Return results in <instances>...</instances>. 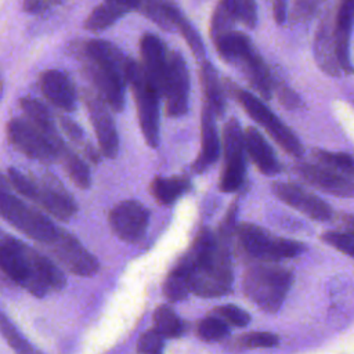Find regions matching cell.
<instances>
[{
    "label": "cell",
    "instance_id": "6da1fadb",
    "mask_svg": "<svg viewBox=\"0 0 354 354\" xmlns=\"http://www.w3.org/2000/svg\"><path fill=\"white\" fill-rule=\"evenodd\" d=\"M188 274L191 292L203 297L231 292L232 268L227 243L212 231L202 230L191 252L180 263Z\"/></svg>",
    "mask_w": 354,
    "mask_h": 354
},
{
    "label": "cell",
    "instance_id": "7a4b0ae2",
    "mask_svg": "<svg viewBox=\"0 0 354 354\" xmlns=\"http://www.w3.org/2000/svg\"><path fill=\"white\" fill-rule=\"evenodd\" d=\"M0 270L36 297L59 290L66 282L53 260L12 236H0Z\"/></svg>",
    "mask_w": 354,
    "mask_h": 354
},
{
    "label": "cell",
    "instance_id": "3957f363",
    "mask_svg": "<svg viewBox=\"0 0 354 354\" xmlns=\"http://www.w3.org/2000/svg\"><path fill=\"white\" fill-rule=\"evenodd\" d=\"M84 54L87 71L104 101L113 111L120 112L124 106V90L131 59L113 44L102 40H90Z\"/></svg>",
    "mask_w": 354,
    "mask_h": 354
},
{
    "label": "cell",
    "instance_id": "277c9868",
    "mask_svg": "<svg viewBox=\"0 0 354 354\" xmlns=\"http://www.w3.org/2000/svg\"><path fill=\"white\" fill-rule=\"evenodd\" d=\"M290 271L266 264L250 267L243 277L245 295L267 313H277L292 285Z\"/></svg>",
    "mask_w": 354,
    "mask_h": 354
},
{
    "label": "cell",
    "instance_id": "5b68a950",
    "mask_svg": "<svg viewBox=\"0 0 354 354\" xmlns=\"http://www.w3.org/2000/svg\"><path fill=\"white\" fill-rule=\"evenodd\" d=\"M0 217L18 231L41 243L50 242L58 231L47 216L11 192L10 181L3 174H0Z\"/></svg>",
    "mask_w": 354,
    "mask_h": 354
},
{
    "label": "cell",
    "instance_id": "8992f818",
    "mask_svg": "<svg viewBox=\"0 0 354 354\" xmlns=\"http://www.w3.org/2000/svg\"><path fill=\"white\" fill-rule=\"evenodd\" d=\"M127 84L136 98L141 133L147 144L156 148L159 144V98L162 95L149 84L141 64L134 59L129 66Z\"/></svg>",
    "mask_w": 354,
    "mask_h": 354
},
{
    "label": "cell",
    "instance_id": "52a82bcc",
    "mask_svg": "<svg viewBox=\"0 0 354 354\" xmlns=\"http://www.w3.org/2000/svg\"><path fill=\"white\" fill-rule=\"evenodd\" d=\"M236 234L243 250L263 263L290 259L303 250V245L300 242L272 236L268 231L254 224H241Z\"/></svg>",
    "mask_w": 354,
    "mask_h": 354
},
{
    "label": "cell",
    "instance_id": "ba28073f",
    "mask_svg": "<svg viewBox=\"0 0 354 354\" xmlns=\"http://www.w3.org/2000/svg\"><path fill=\"white\" fill-rule=\"evenodd\" d=\"M230 87L236 101L242 105L246 113L254 122H257L288 153L296 158L303 155V147L297 137L292 133V130L288 126L282 123L279 118L275 116V113L260 98L235 86L230 84Z\"/></svg>",
    "mask_w": 354,
    "mask_h": 354
},
{
    "label": "cell",
    "instance_id": "9c48e42d",
    "mask_svg": "<svg viewBox=\"0 0 354 354\" xmlns=\"http://www.w3.org/2000/svg\"><path fill=\"white\" fill-rule=\"evenodd\" d=\"M224 166L220 178L223 192L236 191L245 177V134L236 119H230L224 126Z\"/></svg>",
    "mask_w": 354,
    "mask_h": 354
},
{
    "label": "cell",
    "instance_id": "30bf717a",
    "mask_svg": "<svg viewBox=\"0 0 354 354\" xmlns=\"http://www.w3.org/2000/svg\"><path fill=\"white\" fill-rule=\"evenodd\" d=\"M33 181V195L32 202L41 206L47 213L54 216L61 221H68L72 218L77 210V205L68 189L61 184V181L48 173L39 177H32Z\"/></svg>",
    "mask_w": 354,
    "mask_h": 354
},
{
    "label": "cell",
    "instance_id": "8fae6325",
    "mask_svg": "<svg viewBox=\"0 0 354 354\" xmlns=\"http://www.w3.org/2000/svg\"><path fill=\"white\" fill-rule=\"evenodd\" d=\"M44 245L50 248L62 267L76 275L91 277L100 270L98 260L73 235L64 230L58 228L54 238Z\"/></svg>",
    "mask_w": 354,
    "mask_h": 354
},
{
    "label": "cell",
    "instance_id": "7c38bea8",
    "mask_svg": "<svg viewBox=\"0 0 354 354\" xmlns=\"http://www.w3.org/2000/svg\"><path fill=\"white\" fill-rule=\"evenodd\" d=\"M6 131L8 141L25 156L43 162L58 159L57 148L30 122L21 118H12L8 120Z\"/></svg>",
    "mask_w": 354,
    "mask_h": 354
},
{
    "label": "cell",
    "instance_id": "4fadbf2b",
    "mask_svg": "<svg viewBox=\"0 0 354 354\" xmlns=\"http://www.w3.org/2000/svg\"><path fill=\"white\" fill-rule=\"evenodd\" d=\"M166 113L178 118L187 113L189 97V73L184 57L178 51L167 53V72L163 86Z\"/></svg>",
    "mask_w": 354,
    "mask_h": 354
},
{
    "label": "cell",
    "instance_id": "5bb4252c",
    "mask_svg": "<svg viewBox=\"0 0 354 354\" xmlns=\"http://www.w3.org/2000/svg\"><path fill=\"white\" fill-rule=\"evenodd\" d=\"M115 235L129 243L138 242L147 232L149 223L148 209L137 201H122L112 207L108 216Z\"/></svg>",
    "mask_w": 354,
    "mask_h": 354
},
{
    "label": "cell",
    "instance_id": "9a60e30c",
    "mask_svg": "<svg viewBox=\"0 0 354 354\" xmlns=\"http://www.w3.org/2000/svg\"><path fill=\"white\" fill-rule=\"evenodd\" d=\"M86 106L101 153L109 159H113L119 151V137L115 122L106 105L100 97L86 95Z\"/></svg>",
    "mask_w": 354,
    "mask_h": 354
},
{
    "label": "cell",
    "instance_id": "2e32d148",
    "mask_svg": "<svg viewBox=\"0 0 354 354\" xmlns=\"http://www.w3.org/2000/svg\"><path fill=\"white\" fill-rule=\"evenodd\" d=\"M274 194L286 205L304 213L317 221H328L332 218V209L317 195L292 183H275L272 185Z\"/></svg>",
    "mask_w": 354,
    "mask_h": 354
},
{
    "label": "cell",
    "instance_id": "e0dca14e",
    "mask_svg": "<svg viewBox=\"0 0 354 354\" xmlns=\"http://www.w3.org/2000/svg\"><path fill=\"white\" fill-rule=\"evenodd\" d=\"M140 50L142 58V71L149 84L163 95V86L167 72V53L162 40L152 33H147L140 40Z\"/></svg>",
    "mask_w": 354,
    "mask_h": 354
},
{
    "label": "cell",
    "instance_id": "ac0fdd59",
    "mask_svg": "<svg viewBox=\"0 0 354 354\" xmlns=\"http://www.w3.org/2000/svg\"><path fill=\"white\" fill-rule=\"evenodd\" d=\"M296 171L310 185L335 196L350 198L354 196V181L333 170L324 169L315 165L299 163Z\"/></svg>",
    "mask_w": 354,
    "mask_h": 354
},
{
    "label": "cell",
    "instance_id": "d6986e66",
    "mask_svg": "<svg viewBox=\"0 0 354 354\" xmlns=\"http://www.w3.org/2000/svg\"><path fill=\"white\" fill-rule=\"evenodd\" d=\"M354 24V0H340L333 19V36L337 59L343 73H353L350 61V36Z\"/></svg>",
    "mask_w": 354,
    "mask_h": 354
},
{
    "label": "cell",
    "instance_id": "ffe728a7",
    "mask_svg": "<svg viewBox=\"0 0 354 354\" xmlns=\"http://www.w3.org/2000/svg\"><path fill=\"white\" fill-rule=\"evenodd\" d=\"M43 95L57 108L71 112L76 105V91L66 73L58 69L46 71L40 77Z\"/></svg>",
    "mask_w": 354,
    "mask_h": 354
},
{
    "label": "cell",
    "instance_id": "44dd1931",
    "mask_svg": "<svg viewBox=\"0 0 354 354\" xmlns=\"http://www.w3.org/2000/svg\"><path fill=\"white\" fill-rule=\"evenodd\" d=\"M220 155V140L214 122V112L205 104L201 118V152L194 163V170L202 173L209 169Z\"/></svg>",
    "mask_w": 354,
    "mask_h": 354
},
{
    "label": "cell",
    "instance_id": "7402d4cb",
    "mask_svg": "<svg viewBox=\"0 0 354 354\" xmlns=\"http://www.w3.org/2000/svg\"><path fill=\"white\" fill-rule=\"evenodd\" d=\"M314 51L318 65L329 75L339 76L343 73L342 66L337 59L336 43L333 36V21L329 15H326L318 25Z\"/></svg>",
    "mask_w": 354,
    "mask_h": 354
},
{
    "label": "cell",
    "instance_id": "603a6c76",
    "mask_svg": "<svg viewBox=\"0 0 354 354\" xmlns=\"http://www.w3.org/2000/svg\"><path fill=\"white\" fill-rule=\"evenodd\" d=\"M245 148L263 174L274 176L279 171V163L266 138L254 129L248 127L245 131Z\"/></svg>",
    "mask_w": 354,
    "mask_h": 354
},
{
    "label": "cell",
    "instance_id": "cb8c5ba5",
    "mask_svg": "<svg viewBox=\"0 0 354 354\" xmlns=\"http://www.w3.org/2000/svg\"><path fill=\"white\" fill-rule=\"evenodd\" d=\"M19 106L24 111V113L26 115L28 122H30L37 130H40L59 152V149L65 144H64L62 138L59 137L57 127L54 126V122L51 119V113L48 112V109L40 101H37L36 98H32V97L21 98Z\"/></svg>",
    "mask_w": 354,
    "mask_h": 354
},
{
    "label": "cell",
    "instance_id": "d4e9b609",
    "mask_svg": "<svg viewBox=\"0 0 354 354\" xmlns=\"http://www.w3.org/2000/svg\"><path fill=\"white\" fill-rule=\"evenodd\" d=\"M137 11L163 29H176V24L183 15L180 8L170 0H138Z\"/></svg>",
    "mask_w": 354,
    "mask_h": 354
},
{
    "label": "cell",
    "instance_id": "484cf974",
    "mask_svg": "<svg viewBox=\"0 0 354 354\" xmlns=\"http://www.w3.org/2000/svg\"><path fill=\"white\" fill-rule=\"evenodd\" d=\"M189 189V180L183 176L156 177L151 184L153 198L162 205H171Z\"/></svg>",
    "mask_w": 354,
    "mask_h": 354
},
{
    "label": "cell",
    "instance_id": "4316f807",
    "mask_svg": "<svg viewBox=\"0 0 354 354\" xmlns=\"http://www.w3.org/2000/svg\"><path fill=\"white\" fill-rule=\"evenodd\" d=\"M201 82L206 97V105L214 112V115H221L224 112L223 88L216 69L207 61H202L201 64Z\"/></svg>",
    "mask_w": 354,
    "mask_h": 354
},
{
    "label": "cell",
    "instance_id": "83f0119b",
    "mask_svg": "<svg viewBox=\"0 0 354 354\" xmlns=\"http://www.w3.org/2000/svg\"><path fill=\"white\" fill-rule=\"evenodd\" d=\"M126 12H129V10L123 6L112 0H104L88 14L84 21V28L93 32H101L113 25Z\"/></svg>",
    "mask_w": 354,
    "mask_h": 354
},
{
    "label": "cell",
    "instance_id": "f1b7e54d",
    "mask_svg": "<svg viewBox=\"0 0 354 354\" xmlns=\"http://www.w3.org/2000/svg\"><path fill=\"white\" fill-rule=\"evenodd\" d=\"M58 159H61L66 174L79 188L87 189L91 185L90 169L77 153L64 145L58 152Z\"/></svg>",
    "mask_w": 354,
    "mask_h": 354
},
{
    "label": "cell",
    "instance_id": "f546056e",
    "mask_svg": "<svg viewBox=\"0 0 354 354\" xmlns=\"http://www.w3.org/2000/svg\"><path fill=\"white\" fill-rule=\"evenodd\" d=\"M220 4L231 15L235 22H241L248 28L257 24L256 0H220Z\"/></svg>",
    "mask_w": 354,
    "mask_h": 354
},
{
    "label": "cell",
    "instance_id": "4dcf8cb0",
    "mask_svg": "<svg viewBox=\"0 0 354 354\" xmlns=\"http://www.w3.org/2000/svg\"><path fill=\"white\" fill-rule=\"evenodd\" d=\"M191 292L187 270L178 264L166 278L163 283V293L170 301H178L188 296Z\"/></svg>",
    "mask_w": 354,
    "mask_h": 354
},
{
    "label": "cell",
    "instance_id": "1f68e13d",
    "mask_svg": "<svg viewBox=\"0 0 354 354\" xmlns=\"http://www.w3.org/2000/svg\"><path fill=\"white\" fill-rule=\"evenodd\" d=\"M153 324L163 337H178L184 329L183 321L169 306H160L155 310Z\"/></svg>",
    "mask_w": 354,
    "mask_h": 354
},
{
    "label": "cell",
    "instance_id": "d6a6232c",
    "mask_svg": "<svg viewBox=\"0 0 354 354\" xmlns=\"http://www.w3.org/2000/svg\"><path fill=\"white\" fill-rule=\"evenodd\" d=\"M0 333L17 354H41L22 336V333L3 313H0Z\"/></svg>",
    "mask_w": 354,
    "mask_h": 354
},
{
    "label": "cell",
    "instance_id": "836d02e7",
    "mask_svg": "<svg viewBox=\"0 0 354 354\" xmlns=\"http://www.w3.org/2000/svg\"><path fill=\"white\" fill-rule=\"evenodd\" d=\"M317 159L325 165L329 170H333L348 178H354V158L343 152H329L318 149L315 152Z\"/></svg>",
    "mask_w": 354,
    "mask_h": 354
},
{
    "label": "cell",
    "instance_id": "e575fe53",
    "mask_svg": "<svg viewBox=\"0 0 354 354\" xmlns=\"http://www.w3.org/2000/svg\"><path fill=\"white\" fill-rule=\"evenodd\" d=\"M198 335L205 342H217L228 335V326L218 317H207L198 324Z\"/></svg>",
    "mask_w": 354,
    "mask_h": 354
},
{
    "label": "cell",
    "instance_id": "d590c367",
    "mask_svg": "<svg viewBox=\"0 0 354 354\" xmlns=\"http://www.w3.org/2000/svg\"><path fill=\"white\" fill-rule=\"evenodd\" d=\"M176 29L183 35V37L185 39L187 44L189 46V48L192 50V53L195 54V57L198 59H203L205 57V47H203V43L201 40V36L198 35V32L195 30V28L189 24V21L181 15L177 21V25H176Z\"/></svg>",
    "mask_w": 354,
    "mask_h": 354
},
{
    "label": "cell",
    "instance_id": "8d00e7d4",
    "mask_svg": "<svg viewBox=\"0 0 354 354\" xmlns=\"http://www.w3.org/2000/svg\"><path fill=\"white\" fill-rule=\"evenodd\" d=\"M59 124H61L62 131H64L73 142H76L77 145L83 147L86 155H87L91 160H95V162L98 160V153L84 141V134H83L80 126H79L76 122H73V120L69 119V118H61Z\"/></svg>",
    "mask_w": 354,
    "mask_h": 354
},
{
    "label": "cell",
    "instance_id": "74e56055",
    "mask_svg": "<svg viewBox=\"0 0 354 354\" xmlns=\"http://www.w3.org/2000/svg\"><path fill=\"white\" fill-rule=\"evenodd\" d=\"M214 314L224 322H228L238 328L246 326L250 321V315L245 310H242L241 307L234 306V304L218 306L214 308Z\"/></svg>",
    "mask_w": 354,
    "mask_h": 354
},
{
    "label": "cell",
    "instance_id": "f35d334b",
    "mask_svg": "<svg viewBox=\"0 0 354 354\" xmlns=\"http://www.w3.org/2000/svg\"><path fill=\"white\" fill-rule=\"evenodd\" d=\"M322 239L337 249L339 252L346 253L347 256L354 259V235L347 234V232H340V231H329L322 235Z\"/></svg>",
    "mask_w": 354,
    "mask_h": 354
},
{
    "label": "cell",
    "instance_id": "ab89813d",
    "mask_svg": "<svg viewBox=\"0 0 354 354\" xmlns=\"http://www.w3.org/2000/svg\"><path fill=\"white\" fill-rule=\"evenodd\" d=\"M278 336L270 332H252L242 336L241 343L246 348H268L278 344Z\"/></svg>",
    "mask_w": 354,
    "mask_h": 354
},
{
    "label": "cell",
    "instance_id": "60d3db41",
    "mask_svg": "<svg viewBox=\"0 0 354 354\" xmlns=\"http://www.w3.org/2000/svg\"><path fill=\"white\" fill-rule=\"evenodd\" d=\"M163 336L156 330H147L138 340V351L141 354H162Z\"/></svg>",
    "mask_w": 354,
    "mask_h": 354
},
{
    "label": "cell",
    "instance_id": "b9f144b4",
    "mask_svg": "<svg viewBox=\"0 0 354 354\" xmlns=\"http://www.w3.org/2000/svg\"><path fill=\"white\" fill-rule=\"evenodd\" d=\"M272 88H275L277 91V95H278V100L279 102L289 108V109H293V108H299L301 101L300 98L297 97V94L295 91H292L286 84H283L282 82L279 80H275L272 79Z\"/></svg>",
    "mask_w": 354,
    "mask_h": 354
},
{
    "label": "cell",
    "instance_id": "7bdbcfd3",
    "mask_svg": "<svg viewBox=\"0 0 354 354\" xmlns=\"http://www.w3.org/2000/svg\"><path fill=\"white\" fill-rule=\"evenodd\" d=\"M319 0H295L293 4V17L295 19H306L311 17L314 10L317 8Z\"/></svg>",
    "mask_w": 354,
    "mask_h": 354
},
{
    "label": "cell",
    "instance_id": "ee69618b",
    "mask_svg": "<svg viewBox=\"0 0 354 354\" xmlns=\"http://www.w3.org/2000/svg\"><path fill=\"white\" fill-rule=\"evenodd\" d=\"M48 6L50 0H24V8L30 14H40L47 10Z\"/></svg>",
    "mask_w": 354,
    "mask_h": 354
},
{
    "label": "cell",
    "instance_id": "f6af8a7d",
    "mask_svg": "<svg viewBox=\"0 0 354 354\" xmlns=\"http://www.w3.org/2000/svg\"><path fill=\"white\" fill-rule=\"evenodd\" d=\"M337 225L340 227V232H347L354 235V216L353 214H340L339 216V223Z\"/></svg>",
    "mask_w": 354,
    "mask_h": 354
},
{
    "label": "cell",
    "instance_id": "bcb514c9",
    "mask_svg": "<svg viewBox=\"0 0 354 354\" xmlns=\"http://www.w3.org/2000/svg\"><path fill=\"white\" fill-rule=\"evenodd\" d=\"M120 6H123L124 8H127L129 11H133V10H137V6H138V0H112Z\"/></svg>",
    "mask_w": 354,
    "mask_h": 354
},
{
    "label": "cell",
    "instance_id": "7dc6e473",
    "mask_svg": "<svg viewBox=\"0 0 354 354\" xmlns=\"http://www.w3.org/2000/svg\"><path fill=\"white\" fill-rule=\"evenodd\" d=\"M1 91H3V84H1V80H0V94H1Z\"/></svg>",
    "mask_w": 354,
    "mask_h": 354
}]
</instances>
